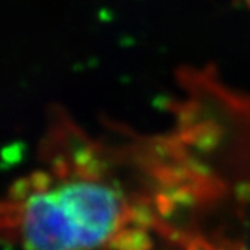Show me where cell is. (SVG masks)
Instances as JSON below:
<instances>
[{
	"label": "cell",
	"instance_id": "1",
	"mask_svg": "<svg viewBox=\"0 0 250 250\" xmlns=\"http://www.w3.org/2000/svg\"><path fill=\"white\" fill-rule=\"evenodd\" d=\"M69 152L17 183L3 229L21 250H146L149 214L105 172L94 145L73 136Z\"/></svg>",
	"mask_w": 250,
	"mask_h": 250
},
{
	"label": "cell",
	"instance_id": "2",
	"mask_svg": "<svg viewBox=\"0 0 250 250\" xmlns=\"http://www.w3.org/2000/svg\"><path fill=\"white\" fill-rule=\"evenodd\" d=\"M193 250H214V249H211V247H208L207 244H201V246H196Z\"/></svg>",
	"mask_w": 250,
	"mask_h": 250
},
{
	"label": "cell",
	"instance_id": "3",
	"mask_svg": "<svg viewBox=\"0 0 250 250\" xmlns=\"http://www.w3.org/2000/svg\"><path fill=\"white\" fill-rule=\"evenodd\" d=\"M244 2H246V3H247L249 6H250V0H244Z\"/></svg>",
	"mask_w": 250,
	"mask_h": 250
}]
</instances>
